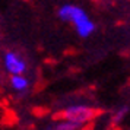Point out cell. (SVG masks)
<instances>
[{
    "mask_svg": "<svg viewBox=\"0 0 130 130\" xmlns=\"http://www.w3.org/2000/svg\"><path fill=\"white\" fill-rule=\"evenodd\" d=\"M57 16L61 22L70 24L80 38H89L96 29L94 19L86 13L83 7L77 5L66 3L63 6H60V9L57 10Z\"/></svg>",
    "mask_w": 130,
    "mask_h": 130,
    "instance_id": "obj_1",
    "label": "cell"
},
{
    "mask_svg": "<svg viewBox=\"0 0 130 130\" xmlns=\"http://www.w3.org/2000/svg\"><path fill=\"white\" fill-rule=\"evenodd\" d=\"M57 117H61L70 121L76 126L77 129H85L89 127L95 121V118L98 117V111L94 105L86 104V102H72L60 111Z\"/></svg>",
    "mask_w": 130,
    "mask_h": 130,
    "instance_id": "obj_2",
    "label": "cell"
},
{
    "mask_svg": "<svg viewBox=\"0 0 130 130\" xmlns=\"http://www.w3.org/2000/svg\"><path fill=\"white\" fill-rule=\"evenodd\" d=\"M0 66L6 76L28 73V69H29L28 60L25 59L24 54L19 53L18 50H12V48H7L0 54Z\"/></svg>",
    "mask_w": 130,
    "mask_h": 130,
    "instance_id": "obj_3",
    "label": "cell"
},
{
    "mask_svg": "<svg viewBox=\"0 0 130 130\" xmlns=\"http://www.w3.org/2000/svg\"><path fill=\"white\" fill-rule=\"evenodd\" d=\"M5 89L9 91V94L16 100H22L25 95L31 91V79L28 73H19V75H10L6 76L5 80Z\"/></svg>",
    "mask_w": 130,
    "mask_h": 130,
    "instance_id": "obj_4",
    "label": "cell"
},
{
    "mask_svg": "<svg viewBox=\"0 0 130 130\" xmlns=\"http://www.w3.org/2000/svg\"><path fill=\"white\" fill-rule=\"evenodd\" d=\"M45 129H50V130H79L73 123H70V121H67V120H64V118H61V117L54 118L51 123L45 124Z\"/></svg>",
    "mask_w": 130,
    "mask_h": 130,
    "instance_id": "obj_5",
    "label": "cell"
},
{
    "mask_svg": "<svg viewBox=\"0 0 130 130\" xmlns=\"http://www.w3.org/2000/svg\"><path fill=\"white\" fill-rule=\"evenodd\" d=\"M129 114V105H121L118 107L116 111L112 112L111 116V120H112V124H116V126H118V124H121L124 121V118H126V116Z\"/></svg>",
    "mask_w": 130,
    "mask_h": 130,
    "instance_id": "obj_6",
    "label": "cell"
},
{
    "mask_svg": "<svg viewBox=\"0 0 130 130\" xmlns=\"http://www.w3.org/2000/svg\"><path fill=\"white\" fill-rule=\"evenodd\" d=\"M10 116H12V114H10L9 107L0 100V127L9 124V121H10Z\"/></svg>",
    "mask_w": 130,
    "mask_h": 130,
    "instance_id": "obj_7",
    "label": "cell"
},
{
    "mask_svg": "<svg viewBox=\"0 0 130 130\" xmlns=\"http://www.w3.org/2000/svg\"><path fill=\"white\" fill-rule=\"evenodd\" d=\"M5 80H6V75L2 70V66H0V94L5 91Z\"/></svg>",
    "mask_w": 130,
    "mask_h": 130,
    "instance_id": "obj_8",
    "label": "cell"
}]
</instances>
